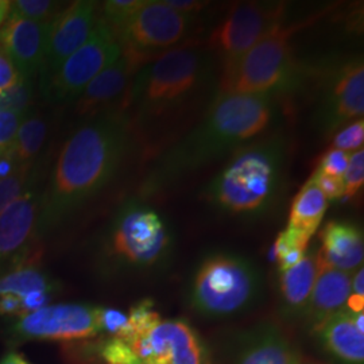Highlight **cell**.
Listing matches in <instances>:
<instances>
[{
    "label": "cell",
    "instance_id": "obj_1",
    "mask_svg": "<svg viewBox=\"0 0 364 364\" xmlns=\"http://www.w3.org/2000/svg\"><path fill=\"white\" fill-rule=\"evenodd\" d=\"M219 61L205 43L189 41L138 69L122 111L142 156L151 161L193 127L219 92Z\"/></svg>",
    "mask_w": 364,
    "mask_h": 364
},
{
    "label": "cell",
    "instance_id": "obj_2",
    "mask_svg": "<svg viewBox=\"0 0 364 364\" xmlns=\"http://www.w3.org/2000/svg\"><path fill=\"white\" fill-rule=\"evenodd\" d=\"M277 105L274 93H218L193 127L149 161L139 188L142 197L165 196L223 156H232L270 127Z\"/></svg>",
    "mask_w": 364,
    "mask_h": 364
},
{
    "label": "cell",
    "instance_id": "obj_3",
    "mask_svg": "<svg viewBox=\"0 0 364 364\" xmlns=\"http://www.w3.org/2000/svg\"><path fill=\"white\" fill-rule=\"evenodd\" d=\"M135 146L130 120L122 109L105 111L78 127L57 158L39 221H61L100 193Z\"/></svg>",
    "mask_w": 364,
    "mask_h": 364
},
{
    "label": "cell",
    "instance_id": "obj_4",
    "mask_svg": "<svg viewBox=\"0 0 364 364\" xmlns=\"http://www.w3.org/2000/svg\"><path fill=\"white\" fill-rule=\"evenodd\" d=\"M290 147L284 131L242 146L209 182L207 200L231 215H262L270 210L285 191Z\"/></svg>",
    "mask_w": 364,
    "mask_h": 364
},
{
    "label": "cell",
    "instance_id": "obj_5",
    "mask_svg": "<svg viewBox=\"0 0 364 364\" xmlns=\"http://www.w3.org/2000/svg\"><path fill=\"white\" fill-rule=\"evenodd\" d=\"M308 22L281 25L232 63L220 66L218 93H274L294 91L305 73L294 58L291 39Z\"/></svg>",
    "mask_w": 364,
    "mask_h": 364
},
{
    "label": "cell",
    "instance_id": "obj_6",
    "mask_svg": "<svg viewBox=\"0 0 364 364\" xmlns=\"http://www.w3.org/2000/svg\"><path fill=\"white\" fill-rule=\"evenodd\" d=\"M260 290V277L247 259L216 254L196 273L192 299L196 309L209 316H227L251 305Z\"/></svg>",
    "mask_w": 364,
    "mask_h": 364
},
{
    "label": "cell",
    "instance_id": "obj_7",
    "mask_svg": "<svg viewBox=\"0 0 364 364\" xmlns=\"http://www.w3.org/2000/svg\"><path fill=\"white\" fill-rule=\"evenodd\" d=\"M197 26V15L173 10L164 0H144V6L117 31L122 50L144 64L156 55L189 41Z\"/></svg>",
    "mask_w": 364,
    "mask_h": 364
},
{
    "label": "cell",
    "instance_id": "obj_8",
    "mask_svg": "<svg viewBox=\"0 0 364 364\" xmlns=\"http://www.w3.org/2000/svg\"><path fill=\"white\" fill-rule=\"evenodd\" d=\"M287 4L284 1H243L234 6L207 41L219 65L247 53L274 28L284 25Z\"/></svg>",
    "mask_w": 364,
    "mask_h": 364
},
{
    "label": "cell",
    "instance_id": "obj_9",
    "mask_svg": "<svg viewBox=\"0 0 364 364\" xmlns=\"http://www.w3.org/2000/svg\"><path fill=\"white\" fill-rule=\"evenodd\" d=\"M317 93L314 124L326 136L364 114V66L362 58L344 61L323 70Z\"/></svg>",
    "mask_w": 364,
    "mask_h": 364
},
{
    "label": "cell",
    "instance_id": "obj_10",
    "mask_svg": "<svg viewBox=\"0 0 364 364\" xmlns=\"http://www.w3.org/2000/svg\"><path fill=\"white\" fill-rule=\"evenodd\" d=\"M120 54L122 46L117 36L99 18L85 43L43 84V91L54 102L75 100L93 78L117 61Z\"/></svg>",
    "mask_w": 364,
    "mask_h": 364
},
{
    "label": "cell",
    "instance_id": "obj_11",
    "mask_svg": "<svg viewBox=\"0 0 364 364\" xmlns=\"http://www.w3.org/2000/svg\"><path fill=\"white\" fill-rule=\"evenodd\" d=\"M127 344L141 364H209L208 352L197 333L178 320H161Z\"/></svg>",
    "mask_w": 364,
    "mask_h": 364
},
{
    "label": "cell",
    "instance_id": "obj_12",
    "mask_svg": "<svg viewBox=\"0 0 364 364\" xmlns=\"http://www.w3.org/2000/svg\"><path fill=\"white\" fill-rule=\"evenodd\" d=\"M169 246V234L153 208L132 205L119 219L114 232V248L134 264H153Z\"/></svg>",
    "mask_w": 364,
    "mask_h": 364
},
{
    "label": "cell",
    "instance_id": "obj_13",
    "mask_svg": "<svg viewBox=\"0 0 364 364\" xmlns=\"http://www.w3.org/2000/svg\"><path fill=\"white\" fill-rule=\"evenodd\" d=\"M96 3L80 0L64 7L57 14L48 27L45 57L41 68L42 84L55 73L66 60L78 50L97 22Z\"/></svg>",
    "mask_w": 364,
    "mask_h": 364
},
{
    "label": "cell",
    "instance_id": "obj_14",
    "mask_svg": "<svg viewBox=\"0 0 364 364\" xmlns=\"http://www.w3.org/2000/svg\"><path fill=\"white\" fill-rule=\"evenodd\" d=\"M21 335L45 340H80L100 333L99 308L54 305L23 314L16 324Z\"/></svg>",
    "mask_w": 364,
    "mask_h": 364
},
{
    "label": "cell",
    "instance_id": "obj_15",
    "mask_svg": "<svg viewBox=\"0 0 364 364\" xmlns=\"http://www.w3.org/2000/svg\"><path fill=\"white\" fill-rule=\"evenodd\" d=\"M49 23L28 21L10 14L1 27V50L26 80L41 72Z\"/></svg>",
    "mask_w": 364,
    "mask_h": 364
},
{
    "label": "cell",
    "instance_id": "obj_16",
    "mask_svg": "<svg viewBox=\"0 0 364 364\" xmlns=\"http://www.w3.org/2000/svg\"><path fill=\"white\" fill-rule=\"evenodd\" d=\"M144 64L138 57L122 50L117 61L102 70L81 92L76 99V112L80 117H96L108 111L119 96L123 95L124 99L132 78Z\"/></svg>",
    "mask_w": 364,
    "mask_h": 364
},
{
    "label": "cell",
    "instance_id": "obj_17",
    "mask_svg": "<svg viewBox=\"0 0 364 364\" xmlns=\"http://www.w3.org/2000/svg\"><path fill=\"white\" fill-rule=\"evenodd\" d=\"M318 257L331 267L350 273L363 263V234L347 221H329L320 232Z\"/></svg>",
    "mask_w": 364,
    "mask_h": 364
},
{
    "label": "cell",
    "instance_id": "obj_18",
    "mask_svg": "<svg viewBox=\"0 0 364 364\" xmlns=\"http://www.w3.org/2000/svg\"><path fill=\"white\" fill-rule=\"evenodd\" d=\"M318 273L313 287L305 314L311 320L313 328L321 324L333 313L346 309L347 299L351 296V275L340 272L318 257Z\"/></svg>",
    "mask_w": 364,
    "mask_h": 364
},
{
    "label": "cell",
    "instance_id": "obj_19",
    "mask_svg": "<svg viewBox=\"0 0 364 364\" xmlns=\"http://www.w3.org/2000/svg\"><path fill=\"white\" fill-rule=\"evenodd\" d=\"M326 351L347 364H363L364 333L353 323V313L343 309L313 328Z\"/></svg>",
    "mask_w": 364,
    "mask_h": 364
},
{
    "label": "cell",
    "instance_id": "obj_20",
    "mask_svg": "<svg viewBox=\"0 0 364 364\" xmlns=\"http://www.w3.org/2000/svg\"><path fill=\"white\" fill-rule=\"evenodd\" d=\"M38 200L28 191L0 213V262L26 243L38 221Z\"/></svg>",
    "mask_w": 364,
    "mask_h": 364
},
{
    "label": "cell",
    "instance_id": "obj_21",
    "mask_svg": "<svg viewBox=\"0 0 364 364\" xmlns=\"http://www.w3.org/2000/svg\"><path fill=\"white\" fill-rule=\"evenodd\" d=\"M235 364H302L294 344L277 328H262L242 344Z\"/></svg>",
    "mask_w": 364,
    "mask_h": 364
},
{
    "label": "cell",
    "instance_id": "obj_22",
    "mask_svg": "<svg viewBox=\"0 0 364 364\" xmlns=\"http://www.w3.org/2000/svg\"><path fill=\"white\" fill-rule=\"evenodd\" d=\"M317 273V252L308 255L305 254L297 264L281 272L279 290L281 299L287 311L291 313H305L312 296Z\"/></svg>",
    "mask_w": 364,
    "mask_h": 364
},
{
    "label": "cell",
    "instance_id": "obj_23",
    "mask_svg": "<svg viewBox=\"0 0 364 364\" xmlns=\"http://www.w3.org/2000/svg\"><path fill=\"white\" fill-rule=\"evenodd\" d=\"M328 200L311 181L306 182L294 197L287 227L299 230L312 237L324 219Z\"/></svg>",
    "mask_w": 364,
    "mask_h": 364
},
{
    "label": "cell",
    "instance_id": "obj_24",
    "mask_svg": "<svg viewBox=\"0 0 364 364\" xmlns=\"http://www.w3.org/2000/svg\"><path fill=\"white\" fill-rule=\"evenodd\" d=\"M48 132V124L41 117H27L16 132L14 142L9 147L7 156L16 169L31 168L33 159L43 146Z\"/></svg>",
    "mask_w": 364,
    "mask_h": 364
},
{
    "label": "cell",
    "instance_id": "obj_25",
    "mask_svg": "<svg viewBox=\"0 0 364 364\" xmlns=\"http://www.w3.org/2000/svg\"><path fill=\"white\" fill-rule=\"evenodd\" d=\"M309 242V235L290 227H287V230L278 235L274 245V254L279 264V272H284L297 264L306 254Z\"/></svg>",
    "mask_w": 364,
    "mask_h": 364
},
{
    "label": "cell",
    "instance_id": "obj_26",
    "mask_svg": "<svg viewBox=\"0 0 364 364\" xmlns=\"http://www.w3.org/2000/svg\"><path fill=\"white\" fill-rule=\"evenodd\" d=\"M161 321L159 314L154 311V304L150 299L141 301L127 316V326L120 340L130 343L150 332Z\"/></svg>",
    "mask_w": 364,
    "mask_h": 364
},
{
    "label": "cell",
    "instance_id": "obj_27",
    "mask_svg": "<svg viewBox=\"0 0 364 364\" xmlns=\"http://www.w3.org/2000/svg\"><path fill=\"white\" fill-rule=\"evenodd\" d=\"M63 9V3L52 0H16L11 1L10 14L28 21L48 23Z\"/></svg>",
    "mask_w": 364,
    "mask_h": 364
},
{
    "label": "cell",
    "instance_id": "obj_28",
    "mask_svg": "<svg viewBox=\"0 0 364 364\" xmlns=\"http://www.w3.org/2000/svg\"><path fill=\"white\" fill-rule=\"evenodd\" d=\"M144 0H109L103 6V21L109 28L117 34L124 26L132 15L136 13L142 6Z\"/></svg>",
    "mask_w": 364,
    "mask_h": 364
},
{
    "label": "cell",
    "instance_id": "obj_29",
    "mask_svg": "<svg viewBox=\"0 0 364 364\" xmlns=\"http://www.w3.org/2000/svg\"><path fill=\"white\" fill-rule=\"evenodd\" d=\"M344 197L353 198L362 191L364 183V151L363 149L355 151L350 156V162L343 177Z\"/></svg>",
    "mask_w": 364,
    "mask_h": 364
},
{
    "label": "cell",
    "instance_id": "obj_30",
    "mask_svg": "<svg viewBox=\"0 0 364 364\" xmlns=\"http://www.w3.org/2000/svg\"><path fill=\"white\" fill-rule=\"evenodd\" d=\"M30 168L15 170L11 176L0 178V213L10 205L15 198L25 193Z\"/></svg>",
    "mask_w": 364,
    "mask_h": 364
},
{
    "label": "cell",
    "instance_id": "obj_31",
    "mask_svg": "<svg viewBox=\"0 0 364 364\" xmlns=\"http://www.w3.org/2000/svg\"><path fill=\"white\" fill-rule=\"evenodd\" d=\"M364 122L363 119H358L335 134L333 149L341 151H358L363 149Z\"/></svg>",
    "mask_w": 364,
    "mask_h": 364
},
{
    "label": "cell",
    "instance_id": "obj_32",
    "mask_svg": "<svg viewBox=\"0 0 364 364\" xmlns=\"http://www.w3.org/2000/svg\"><path fill=\"white\" fill-rule=\"evenodd\" d=\"M31 102V87L30 81L23 80L13 90L0 95V111H11L27 114L28 105Z\"/></svg>",
    "mask_w": 364,
    "mask_h": 364
},
{
    "label": "cell",
    "instance_id": "obj_33",
    "mask_svg": "<svg viewBox=\"0 0 364 364\" xmlns=\"http://www.w3.org/2000/svg\"><path fill=\"white\" fill-rule=\"evenodd\" d=\"M102 353L108 364H141L130 346L120 338H111Z\"/></svg>",
    "mask_w": 364,
    "mask_h": 364
},
{
    "label": "cell",
    "instance_id": "obj_34",
    "mask_svg": "<svg viewBox=\"0 0 364 364\" xmlns=\"http://www.w3.org/2000/svg\"><path fill=\"white\" fill-rule=\"evenodd\" d=\"M348 162H350L348 153L341 151L338 149H331L320 159V164H318L317 169L321 170L323 173L329 174L332 177L343 180L344 173H346L347 166H348Z\"/></svg>",
    "mask_w": 364,
    "mask_h": 364
},
{
    "label": "cell",
    "instance_id": "obj_35",
    "mask_svg": "<svg viewBox=\"0 0 364 364\" xmlns=\"http://www.w3.org/2000/svg\"><path fill=\"white\" fill-rule=\"evenodd\" d=\"M27 114L0 111V146L9 149L14 142V138L19 130L21 124L26 119Z\"/></svg>",
    "mask_w": 364,
    "mask_h": 364
},
{
    "label": "cell",
    "instance_id": "obj_36",
    "mask_svg": "<svg viewBox=\"0 0 364 364\" xmlns=\"http://www.w3.org/2000/svg\"><path fill=\"white\" fill-rule=\"evenodd\" d=\"M308 181L314 183L321 191V193L326 196V200H338V198L344 197L343 180L326 174L317 168L313 171L312 177Z\"/></svg>",
    "mask_w": 364,
    "mask_h": 364
},
{
    "label": "cell",
    "instance_id": "obj_37",
    "mask_svg": "<svg viewBox=\"0 0 364 364\" xmlns=\"http://www.w3.org/2000/svg\"><path fill=\"white\" fill-rule=\"evenodd\" d=\"M100 331L111 333L114 338H122L127 326V316L115 309L99 308Z\"/></svg>",
    "mask_w": 364,
    "mask_h": 364
},
{
    "label": "cell",
    "instance_id": "obj_38",
    "mask_svg": "<svg viewBox=\"0 0 364 364\" xmlns=\"http://www.w3.org/2000/svg\"><path fill=\"white\" fill-rule=\"evenodd\" d=\"M23 80V76L18 72L11 60L0 48V95L13 90L14 87H16Z\"/></svg>",
    "mask_w": 364,
    "mask_h": 364
},
{
    "label": "cell",
    "instance_id": "obj_39",
    "mask_svg": "<svg viewBox=\"0 0 364 364\" xmlns=\"http://www.w3.org/2000/svg\"><path fill=\"white\" fill-rule=\"evenodd\" d=\"M173 10L183 14H193L197 15L201 10L207 7L208 3L205 1H196V0H164Z\"/></svg>",
    "mask_w": 364,
    "mask_h": 364
},
{
    "label": "cell",
    "instance_id": "obj_40",
    "mask_svg": "<svg viewBox=\"0 0 364 364\" xmlns=\"http://www.w3.org/2000/svg\"><path fill=\"white\" fill-rule=\"evenodd\" d=\"M351 290L353 291L352 294L355 296H362L364 297V270L363 267H360L356 274L355 278L351 282Z\"/></svg>",
    "mask_w": 364,
    "mask_h": 364
},
{
    "label": "cell",
    "instance_id": "obj_41",
    "mask_svg": "<svg viewBox=\"0 0 364 364\" xmlns=\"http://www.w3.org/2000/svg\"><path fill=\"white\" fill-rule=\"evenodd\" d=\"M11 1L10 0H0V26H3L10 15Z\"/></svg>",
    "mask_w": 364,
    "mask_h": 364
},
{
    "label": "cell",
    "instance_id": "obj_42",
    "mask_svg": "<svg viewBox=\"0 0 364 364\" xmlns=\"http://www.w3.org/2000/svg\"><path fill=\"white\" fill-rule=\"evenodd\" d=\"M26 363V360L21 356V355H18V353H10V355H7L0 364H25Z\"/></svg>",
    "mask_w": 364,
    "mask_h": 364
},
{
    "label": "cell",
    "instance_id": "obj_43",
    "mask_svg": "<svg viewBox=\"0 0 364 364\" xmlns=\"http://www.w3.org/2000/svg\"><path fill=\"white\" fill-rule=\"evenodd\" d=\"M7 150H9V149H6V147H1V146H0V159H1V158H4V156L7 154Z\"/></svg>",
    "mask_w": 364,
    "mask_h": 364
},
{
    "label": "cell",
    "instance_id": "obj_44",
    "mask_svg": "<svg viewBox=\"0 0 364 364\" xmlns=\"http://www.w3.org/2000/svg\"><path fill=\"white\" fill-rule=\"evenodd\" d=\"M25 364H28V363H27V362H26V363H25Z\"/></svg>",
    "mask_w": 364,
    "mask_h": 364
}]
</instances>
